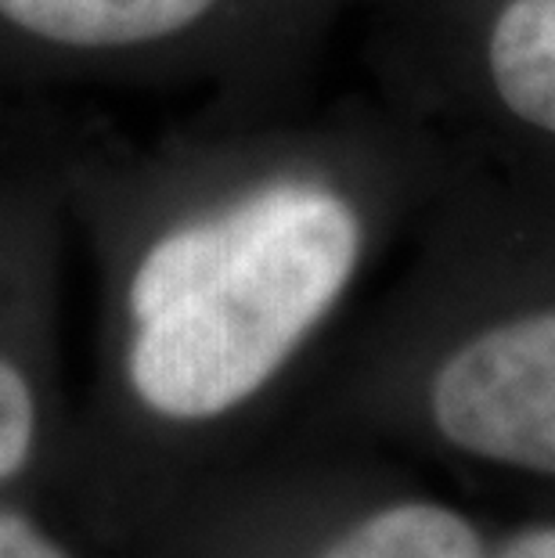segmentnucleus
Segmentation results:
<instances>
[{
	"label": "nucleus",
	"mask_w": 555,
	"mask_h": 558,
	"mask_svg": "<svg viewBox=\"0 0 555 558\" xmlns=\"http://www.w3.org/2000/svg\"><path fill=\"white\" fill-rule=\"evenodd\" d=\"M55 148L73 239L109 281L123 389L156 425H214L264 393L369 253V206L325 162L177 126Z\"/></svg>",
	"instance_id": "1"
},
{
	"label": "nucleus",
	"mask_w": 555,
	"mask_h": 558,
	"mask_svg": "<svg viewBox=\"0 0 555 558\" xmlns=\"http://www.w3.org/2000/svg\"><path fill=\"white\" fill-rule=\"evenodd\" d=\"M322 558H483L476 530L451 508L397 505L364 519Z\"/></svg>",
	"instance_id": "5"
},
{
	"label": "nucleus",
	"mask_w": 555,
	"mask_h": 558,
	"mask_svg": "<svg viewBox=\"0 0 555 558\" xmlns=\"http://www.w3.org/2000/svg\"><path fill=\"white\" fill-rule=\"evenodd\" d=\"M40 433L44 400L37 375L19 350L0 342V483H11L33 465Z\"/></svg>",
	"instance_id": "6"
},
{
	"label": "nucleus",
	"mask_w": 555,
	"mask_h": 558,
	"mask_svg": "<svg viewBox=\"0 0 555 558\" xmlns=\"http://www.w3.org/2000/svg\"><path fill=\"white\" fill-rule=\"evenodd\" d=\"M430 411L466 454L555 476V311L462 342L436 367Z\"/></svg>",
	"instance_id": "3"
},
{
	"label": "nucleus",
	"mask_w": 555,
	"mask_h": 558,
	"mask_svg": "<svg viewBox=\"0 0 555 558\" xmlns=\"http://www.w3.org/2000/svg\"><path fill=\"white\" fill-rule=\"evenodd\" d=\"M260 0H0V87L167 94L239 54Z\"/></svg>",
	"instance_id": "2"
},
{
	"label": "nucleus",
	"mask_w": 555,
	"mask_h": 558,
	"mask_svg": "<svg viewBox=\"0 0 555 558\" xmlns=\"http://www.w3.org/2000/svg\"><path fill=\"white\" fill-rule=\"evenodd\" d=\"M502 558H555V530H538L519 537L502 551Z\"/></svg>",
	"instance_id": "8"
},
{
	"label": "nucleus",
	"mask_w": 555,
	"mask_h": 558,
	"mask_svg": "<svg viewBox=\"0 0 555 558\" xmlns=\"http://www.w3.org/2000/svg\"><path fill=\"white\" fill-rule=\"evenodd\" d=\"M487 69L505 109L555 137V0H509L498 11Z\"/></svg>",
	"instance_id": "4"
},
{
	"label": "nucleus",
	"mask_w": 555,
	"mask_h": 558,
	"mask_svg": "<svg viewBox=\"0 0 555 558\" xmlns=\"http://www.w3.org/2000/svg\"><path fill=\"white\" fill-rule=\"evenodd\" d=\"M0 558H65V551L47 541L29 519L0 508Z\"/></svg>",
	"instance_id": "7"
}]
</instances>
